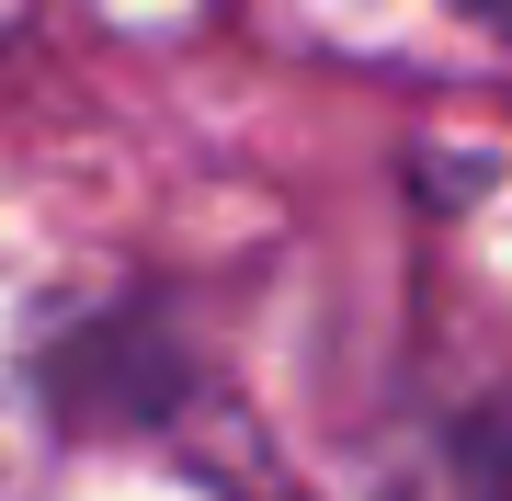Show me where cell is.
Listing matches in <instances>:
<instances>
[{
  "instance_id": "1",
  "label": "cell",
  "mask_w": 512,
  "mask_h": 501,
  "mask_svg": "<svg viewBox=\"0 0 512 501\" xmlns=\"http://www.w3.org/2000/svg\"><path fill=\"white\" fill-rule=\"evenodd\" d=\"M433 501H512V388L478 399L467 422H444V445H433Z\"/></svg>"
},
{
  "instance_id": "2",
  "label": "cell",
  "mask_w": 512,
  "mask_h": 501,
  "mask_svg": "<svg viewBox=\"0 0 512 501\" xmlns=\"http://www.w3.org/2000/svg\"><path fill=\"white\" fill-rule=\"evenodd\" d=\"M467 23H490V35H512V0H456Z\"/></svg>"
}]
</instances>
